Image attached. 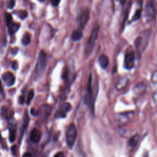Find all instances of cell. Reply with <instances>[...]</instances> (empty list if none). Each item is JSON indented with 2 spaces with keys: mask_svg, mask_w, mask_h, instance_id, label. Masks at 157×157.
Here are the masks:
<instances>
[{
  "mask_svg": "<svg viewBox=\"0 0 157 157\" xmlns=\"http://www.w3.org/2000/svg\"><path fill=\"white\" fill-rule=\"evenodd\" d=\"M34 91L33 90H31L29 92L28 95V97H27V105H29V104H30L32 100H33V97H34Z\"/></svg>",
  "mask_w": 157,
  "mask_h": 157,
  "instance_id": "cb8c5ba5",
  "label": "cell"
},
{
  "mask_svg": "<svg viewBox=\"0 0 157 157\" xmlns=\"http://www.w3.org/2000/svg\"><path fill=\"white\" fill-rule=\"evenodd\" d=\"M134 116V112H127V113L118 114L115 115V120L118 123L124 125L130 122Z\"/></svg>",
  "mask_w": 157,
  "mask_h": 157,
  "instance_id": "5b68a950",
  "label": "cell"
},
{
  "mask_svg": "<svg viewBox=\"0 0 157 157\" xmlns=\"http://www.w3.org/2000/svg\"><path fill=\"white\" fill-rule=\"evenodd\" d=\"M135 62V55L133 52L126 53L125 56L124 66L126 70H131L133 68Z\"/></svg>",
  "mask_w": 157,
  "mask_h": 157,
  "instance_id": "52a82bcc",
  "label": "cell"
},
{
  "mask_svg": "<svg viewBox=\"0 0 157 157\" xmlns=\"http://www.w3.org/2000/svg\"><path fill=\"white\" fill-rule=\"evenodd\" d=\"M11 152H12V155L14 156H17V146L15 145L11 147Z\"/></svg>",
  "mask_w": 157,
  "mask_h": 157,
  "instance_id": "f1b7e54d",
  "label": "cell"
},
{
  "mask_svg": "<svg viewBox=\"0 0 157 157\" xmlns=\"http://www.w3.org/2000/svg\"><path fill=\"white\" fill-rule=\"evenodd\" d=\"M82 37H83L82 32L80 30H77V29L73 31L71 34V39L74 41H80L82 38Z\"/></svg>",
  "mask_w": 157,
  "mask_h": 157,
  "instance_id": "ac0fdd59",
  "label": "cell"
},
{
  "mask_svg": "<svg viewBox=\"0 0 157 157\" xmlns=\"http://www.w3.org/2000/svg\"><path fill=\"white\" fill-rule=\"evenodd\" d=\"M54 157H65V155L63 152H58V153H56Z\"/></svg>",
  "mask_w": 157,
  "mask_h": 157,
  "instance_id": "e575fe53",
  "label": "cell"
},
{
  "mask_svg": "<svg viewBox=\"0 0 157 157\" xmlns=\"http://www.w3.org/2000/svg\"><path fill=\"white\" fill-rule=\"evenodd\" d=\"M51 110L52 108L50 105H49V104H44L41 107L40 110L39 111V114H41L42 118L45 120L50 115Z\"/></svg>",
  "mask_w": 157,
  "mask_h": 157,
  "instance_id": "9c48e42d",
  "label": "cell"
},
{
  "mask_svg": "<svg viewBox=\"0 0 157 157\" xmlns=\"http://www.w3.org/2000/svg\"><path fill=\"white\" fill-rule=\"evenodd\" d=\"M9 141L11 143L16 140V125L15 123H11L9 125Z\"/></svg>",
  "mask_w": 157,
  "mask_h": 157,
  "instance_id": "7c38bea8",
  "label": "cell"
},
{
  "mask_svg": "<svg viewBox=\"0 0 157 157\" xmlns=\"http://www.w3.org/2000/svg\"><path fill=\"white\" fill-rule=\"evenodd\" d=\"M100 31V27L98 24H95L93 29L92 31V34L90 37V38L88 41L87 46L85 48V55L87 57L89 56L90 54L92 53V52L94 48L95 42L98 38V36Z\"/></svg>",
  "mask_w": 157,
  "mask_h": 157,
  "instance_id": "7a4b0ae2",
  "label": "cell"
},
{
  "mask_svg": "<svg viewBox=\"0 0 157 157\" xmlns=\"http://www.w3.org/2000/svg\"><path fill=\"white\" fill-rule=\"evenodd\" d=\"M128 83V79L126 77H122L120 79H119V80L117 82V84L115 85L116 89L118 90H120L123 89L125 87H126L127 84Z\"/></svg>",
  "mask_w": 157,
  "mask_h": 157,
  "instance_id": "5bb4252c",
  "label": "cell"
},
{
  "mask_svg": "<svg viewBox=\"0 0 157 157\" xmlns=\"http://www.w3.org/2000/svg\"><path fill=\"white\" fill-rule=\"evenodd\" d=\"M90 17V11L88 9H85L83 12H82L80 18V23L82 26H84L87 24V22L89 19Z\"/></svg>",
  "mask_w": 157,
  "mask_h": 157,
  "instance_id": "9a60e30c",
  "label": "cell"
},
{
  "mask_svg": "<svg viewBox=\"0 0 157 157\" xmlns=\"http://www.w3.org/2000/svg\"><path fill=\"white\" fill-rule=\"evenodd\" d=\"M139 139H140V136L139 134H136L133 136H131L128 141V146L130 148H131V149L135 148L139 143Z\"/></svg>",
  "mask_w": 157,
  "mask_h": 157,
  "instance_id": "4fadbf2b",
  "label": "cell"
},
{
  "mask_svg": "<svg viewBox=\"0 0 157 157\" xmlns=\"http://www.w3.org/2000/svg\"><path fill=\"white\" fill-rule=\"evenodd\" d=\"M23 157H32V155L30 153H25L24 154Z\"/></svg>",
  "mask_w": 157,
  "mask_h": 157,
  "instance_id": "d590c367",
  "label": "cell"
},
{
  "mask_svg": "<svg viewBox=\"0 0 157 157\" xmlns=\"http://www.w3.org/2000/svg\"><path fill=\"white\" fill-rule=\"evenodd\" d=\"M146 85L143 84V83H139L136 87H134V92L136 93H141L143 92H144L146 89Z\"/></svg>",
  "mask_w": 157,
  "mask_h": 157,
  "instance_id": "44dd1931",
  "label": "cell"
},
{
  "mask_svg": "<svg viewBox=\"0 0 157 157\" xmlns=\"http://www.w3.org/2000/svg\"><path fill=\"white\" fill-rule=\"evenodd\" d=\"M31 41V37H30V34L28 33H26L23 37H22V42L23 43L24 45H28L29 43H30Z\"/></svg>",
  "mask_w": 157,
  "mask_h": 157,
  "instance_id": "ffe728a7",
  "label": "cell"
},
{
  "mask_svg": "<svg viewBox=\"0 0 157 157\" xmlns=\"http://www.w3.org/2000/svg\"><path fill=\"white\" fill-rule=\"evenodd\" d=\"M46 64H47L46 55L44 51L41 50L39 52L38 60H37V63L35 68L34 76L36 79L39 78L42 75L45 69H46Z\"/></svg>",
  "mask_w": 157,
  "mask_h": 157,
  "instance_id": "6da1fadb",
  "label": "cell"
},
{
  "mask_svg": "<svg viewBox=\"0 0 157 157\" xmlns=\"http://www.w3.org/2000/svg\"><path fill=\"white\" fill-rule=\"evenodd\" d=\"M60 1L61 0H50V2L51 4L54 7H57L60 3Z\"/></svg>",
  "mask_w": 157,
  "mask_h": 157,
  "instance_id": "f546056e",
  "label": "cell"
},
{
  "mask_svg": "<svg viewBox=\"0 0 157 157\" xmlns=\"http://www.w3.org/2000/svg\"><path fill=\"white\" fill-rule=\"evenodd\" d=\"M14 13H16L17 16L19 17V18H20L22 20H24L25 19H26V17H27V12L25 11H16V12H14Z\"/></svg>",
  "mask_w": 157,
  "mask_h": 157,
  "instance_id": "7402d4cb",
  "label": "cell"
},
{
  "mask_svg": "<svg viewBox=\"0 0 157 157\" xmlns=\"http://www.w3.org/2000/svg\"><path fill=\"white\" fill-rule=\"evenodd\" d=\"M12 68L14 70H17L19 68V63L17 61H14L12 63Z\"/></svg>",
  "mask_w": 157,
  "mask_h": 157,
  "instance_id": "4dcf8cb0",
  "label": "cell"
},
{
  "mask_svg": "<svg viewBox=\"0 0 157 157\" xmlns=\"http://www.w3.org/2000/svg\"><path fill=\"white\" fill-rule=\"evenodd\" d=\"M15 4H16V1H15V0H9V1L7 2L6 6L8 9H12Z\"/></svg>",
  "mask_w": 157,
  "mask_h": 157,
  "instance_id": "83f0119b",
  "label": "cell"
},
{
  "mask_svg": "<svg viewBox=\"0 0 157 157\" xmlns=\"http://www.w3.org/2000/svg\"><path fill=\"white\" fill-rule=\"evenodd\" d=\"M30 113L32 115H33L34 117H37V116H38V115H39V111L36 110L34 109H32L30 110Z\"/></svg>",
  "mask_w": 157,
  "mask_h": 157,
  "instance_id": "1f68e13d",
  "label": "cell"
},
{
  "mask_svg": "<svg viewBox=\"0 0 157 157\" xmlns=\"http://www.w3.org/2000/svg\"><path fill=\"white\" fill-rule=\"evenodd\" d=\"M2 141H3V138H2V136H1V131H0V143H2Z\"/></svg>",
  "mask_w": 157,
  "mask_h": 157,
  "instance_id": "74e56055",
  "label": "cell"
},
{
  "mask_svg": "<svg viewBox=\"0 0 157 157\" xmlns=\"http://www.w3.org/2000/svg\"><path fill=\"white\" fill-rule=\"evenodd\" d=\"M41 132L37 128H33L30 133V140L33 143H38L41 139Z\"/></svg>",
  "mask_w": 157,
  "mask_h": 157,
  "instance_id": "30bf717a",
  "label": "cell"
},
{
  "mask_svg": "<svg viewBox=\"0 0 157 157\" xmlns=\"http://www.w3.org/2000/svg\"><path fill=\"white\" fill-rule=\"evenodd\" d=\"M151 84L153 93L157 92V71L153 73L151 77Z\"/></svg>",
  "mask_w": 157,
  "mask_h": 157,
  "instance_id": "d6986e66",
  "label": "cell"
},
{
  "mask_svg": "<svg viewBox=\"0 0 157 157\" xmlns=\"http://www.w3.org/2000/svg\"><path fill=\"white\" fill-rule=\"evenodd\" d=\"M29 118H28V116L27 115V114H26L25 115V117H24V124H23V126H22V134H23L24 131L25 130V129L27 128V127L28 125V123H29Z\"/></svg>",
  "mask_w": 157,
  "mask_h": 157,
  "instance_id": "484cf974",
  "label": "cell"
},
{
  "mask_svg": "<svg viewBox=\"0 0 157 157\" xmlns=\"http://www.w3.org/2000/svg\"><path fill=\"white\" fill-rule=\"evenodd\" d=\"M77 129L75 125L72 123L67 129L66 133V141L68 147L70 148H72L75 143L77 138Z\"/></svg>",
  "mask_w": 157,
  "mask_h": 157,
  "instance_id": "3957f363",
  "label": "cell"
},
{
  "mask_svg": "<svg viewBox=\"0 0 157 157\" xmlns=\"http://www.w3.org/2000/svg\"><path fill=\"white\" fill-rule=\"evenodd\" d=\"M3 79L6 85L8 87L12 86L16 81V77L11 72H6L3 75Z\"/></svg>",
  "mask_w": 157,
  "mask_h": 157,
  "instance_id": "ba28073f",
  "label": "cell"
},
{
  "mask_svg": "<svg viewBox=\"0 0 157 157\" xmlns=\"http://www.w3.org/2000/svg\"><path fill=\"white\" fill-rule=\"evenodd\" d=\"M98 62L102 68L106 69L108 68L109 65V59L106 55H101L98 59Z\"/></svg>",
  "mask_w": 157,
  "mask_h": 157,
  "instance_id": "2e32d148",
  "label": "cell"
},
{
  "mask_svg": "<svg viewBox=\"0 0 157 157\" xmlns=\"http://www.w3.org/2000/svg\"><path fill=\"white\" fill-rule=\"evenodd\" d=\"M155 12V9L153 6L151 4H147L145 7V16L147 19H151Z\"/></svg>",
  "mask_w": 157,
  "mask_h": 157,
  "instance_id": "8fae6325",
  "label": "cell"
},
{
  "mask_svg": "<svg viewBox=\"0 0 157 157\" xmlns=\"http://www.w3.org/2000/svg\"><path fill=\"white\" fill-rule=\"evenodd\" d=\"M153 101L155 104V105L157 106V92L153 93Z\"/></svg>",
  "mask_w": 157,
  "mask_h": 157,
  "instance_id": "d6a6232c",
  "label": "cell"
},
{
  "mask_svg": "<svg viewBox=\"0 0 157 157\" xmlns=\"http://www.w3.org/2000/svg\"><path fill=\"white\" fill-rule=\"evenodd\" d=\"M72 106L69 103H65L58 108L55 115V118H63L71 110Z\"/></svg>",
  "mask_w": 157,
  "mask_h": 157,
  "instance_id": "8992f818",
  "label": "cell"
},
{
  "mask_svg": "<svg viewBox=\"0 0 157 157\" xmlns=\"http://www.w3.org/2000/svg\"><path fill=\"white\" fill-rule=\"evenodd\" d=\"M38 1H41V2H43V1H46V0H38Z\"/></svg>",
  "mask_w": 157,
  "mask_h": 157,
  "instance_id": "f35d334b",
  "label": "cell"
},
{
  "mask_svg": "<svg viewBox=\"0 0 157 157\" xmlns=\"http://www.w3.org/2000/svg\"><path fill=\"white\" fill-rule=\"evenodd\" d=\"M5 22L7 26L10 25L11 23H12V17L11 14H6L5 16Z\"/></svg>",
  "mask_w": 157,
  "mask_h": 157,
  "instance_id": "d4e9b609",
  "label": "cell"
},
{
  "mask_svg": "<svg viewBox=\"0 0 157 157\" xmlns=\"http://www.w3.org/2000/svg\"><path fill=\"white\" fill-rule=\"evenodd\" d=\"M8 32L9 34L11 35H13L19 30L20 28V24L18 23H15V22H12L8 26Z\"/></svg>",
  "mask_w": 157,
  "mask_h": 157,
  "instance_id": "e0dca14e",
  "label": "cell"
},
{
  "mask_svg": "<svg viewBox=\"0 0 157 157\" xmlns=\"http://www.w3.org/2000/svg\"><path fill=\"white\" fill-rule=\"evenodd\" d=\"M19 102L21 104H23L25 103V98H24V97L23 96H21L19 97Z\"/></svg>",
  "mask_w": 157,
  "mask_h": 157,
  "instance_id": "836d02e7",
  "label": "cell"
},
{
  "mask_svg": "<svg viewBox=\"0 0 157 157\" xmlns=\"http://www.w3.org/2000/svg\"><path fill=\"white\" fill-rule=\"evenodd\" d=\"M1 115L4 118H9V116L8 115V109L6 107H3L1 110Z\"/></svg>",
  "mask_w": 157,
  "mask_h": 157,
  "instance_id": "603a6c76",
  "label": "cell"
},
{
  "mask_svg": "<svg viewBox=\"0 0 157 157\" xmlns=\"http://www.w3.org/2000/svg\"><path fill=\"white\" fill-rule=\"evenodd\" d=\"M92 74L90 75L87 86L86 88V93L84 96V102L85 104H88L93 109V103H92Z\"/></svg>",
  "mask_w": 157,
  "mask_h": 157,
  "instance_id": "277c9868",
  "label": "cell"
},
{
  "mask_svg": "<svg viewBox=\"0 0 157 157\" xmlns=\"http://www.w3.org/2000/svg\"><path fill=\"white\" fill-rule=\"evenodd\" d=\"M141 16V11L140 9H138L136 11L135 14L133 17V21H136L138 20Z\"/></svg>",
  "mask_w": 157,
  "mask_h": 157,
  "instance_id": "4316f807",
  "label": "cell"
},
{
  "mask_svg": "<svg viewBox=\"0 0 157 157\" xmlns=\"http://www.w3.org/2000/svg\"><path fill=\"white\" fill-rule=\"evenodd\" d=\"M0 93L2 95L3 94V88L1 81H0Z\"/></svg>",
  "mask_w": 157,
  "mask_h": 157,
  "instance_id": "8d00e7d4",
  "label": "cell"
}]
</instances>
